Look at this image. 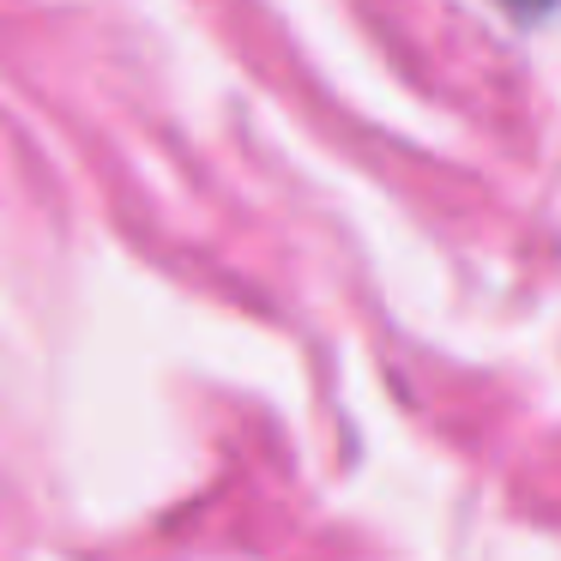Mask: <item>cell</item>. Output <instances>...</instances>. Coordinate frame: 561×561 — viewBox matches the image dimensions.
<instances>
[{
  "mask_svg": "<svg viewBox=\"0 0 561 561\" xmlns=\"http://www.w3.org/2000/svg\"><path fill=\"white\" fill-rule=\"evenodd\" d=\"M513 7H543V0H513Z\"/></svg>",
  "mask_w": 561,
  "mask_h": 561,
  "instance_id": "cell-1",
  "label": "cell"
}]
</instances>
